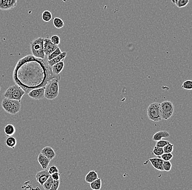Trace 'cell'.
<instances>
[{"label": "cell", "mask_w": 192, "mask_h": 190, "mask_svg": "<svg viewBox=\"0 0 192 190\" xmlns=\"http://www.w3.org/2000/svg\"><path fill=\"white\" fill-rule=\"evenodd\" d=\"M182 88L185 90H192V80H186L184 82L182 85Z\"/></svg>", "instance_id": "28"}, {"label": "cell", "mask_w": 192, "mask_h": 190, "mask_svg": "<svg viewBox=\"0 0 192 190\" xmlns=\"http://www.w3.org/2000/svg\"><path fill=\"white\" fill-rule=\"evenodd\" d=\"M44 38L38 37L30 43L31 51L33 57L41 59L46 58L44 51Z\"/></svg>", "instance_id": "3"}, {"label": "cell", "mask_w": 192, "mask_h": 190, "mask_svg": "<svg viewBox=\"0 0 192 190\" xmlns=\"http://www.w3.org/2000/svg\"><path fill=\"white\" fill-rule=\"evenodd\" d=\"M151 163L152 166L158 171L163 172L164 171L163 164L164 161L160 158H151L148 160Z\"/></svg>", "instance_id": "12"}, {"label": "cell", "mask_w": 192, "mask_h": 190, "mask_svg": "<svg viewBox=\"0 0 192 190\" xmlns=\"http://www.w3.org/2000/svg\"><path fill=\"white\" fill-rule=\"evenodd\" d=\"M48 172L50 175H52V174H53V173L59 172V171H58V168H57V167L52 166L50 167V168L48 170Z\"/></svg>", "instance_id": "35"}, {"label": "cell", "mask_w": 192, "mask_h": 190, "mask_svg": "<svg viewBox=\"0 0 192 190\" xmlns=\"http://www.w3.org/2000/svg\"><path fill=\"white\" fill-rule=\"evenodd\" d=\"M67 53L66 52L61 53L60 54L58 55V56H57V57L50 60H48V64L50 66H52L54 65V64L57 63L58 62L64 61L66 57L67 56Z\"/></svg>", "instance_id": "15"}, {"label": "cell", "mask_w": 192, "mask_h": 190, "mask_svg": "<svg viewBox=\"0 0 192 190\" xmlns=\"http://www.w3.org/2000/svg\"><path fill=\"white\" fill-rule=\"evenodd\" d=\"M90 187L92 190H99L101 187V180L98 177L97 179L90 183Z\"/></svg>", "instance_id": "21"}, {"label": "cell", "mask_w": 192, "mask_h": 190, "mask_svg": "<svg viewBox=\"0 0 192 190\" xmlns=\"http://www.w3.org/2000/svg\"><path fill=\"white\" fill-rule=\"evenodd\" d=\"M50 39L51 40V41H52L54 44H55V45L58 46V44H60V37H59L58 35H52L51 37H50Z\"/></svg>", "instance_id": "30"}, {"label": "cell", "mask_w": 192, "mask_h": 190, "mask_svg": "<svg viewBox=\"0 0 192 190\" xmlns=\"http://www.w3.org/2000/svg\"><path fill=\"white\" fill-rule=\"evenodd\" d=\"M52 178L54 180H60V174L59 172H56V173H54L53 174H52Z\"/></svg>", "instance_id": "36"}, {"label": "cell", "mask_w": 192, "mask_h": 190, "mask_svg": "<svg viewBox=\"0 0 192 190\" xmlns=\"http://www.w3.org/2000/svg\"><path fill=\"white\" fill-rule=\"evenodd\" d=\"M162 120H168L173 116L175 107L173 103L170 101H164L160 103Z\"/></svg>", "instance_id": "7"}, {"label": "cell", "mask_w": 192, "mask_h": 190, "mask_svg": "<svg viewBox=\"0 0 192 190\" xmlns=\"http://www.w3.org/2000/svg\"><path fill=\"white\" fill-rule=\"evenodd\" d=\"M177 0H171V1H172V3H173V4H175L176 3V2H177Z\"/></svg>", "instance_id": "37"}, {"label": "cell", "mask_w": 192, "mask_h": 190, "mask_svg": "<svg viewBox=\"0 0 192 190\" xmlns=\"http://www.w3.org/2000/svg\"><path fill=\"white\" fill-rule=\"evenodd\" d=\"M163 153H164V151L162 147L156 146H154V148L152 150V154H153L154 155L160 157V156L162 155Z\"/></svg>", "instance_id": "25"}, {"label": "cell", "mask_w": 192, "mask_h": 190, "mask_svg": "<svg viewBox=\"0 0 192 190\" xmlns=\"http://www.w3.org/2000/svg\"><path fill=\"white\" fill-rule=\"evenodd\" d=\"M42 18L45 22H49L52 18V13L49 11H44L42 13Z\"/></svg>", "instance_id": "23"}, {"label": "cell", "mask_w": 192, "mask_h": 190, "mask_svg": "<svg viewBox=\"0 0 192 190\" xmlns=\"http://www.w3.org/2000/svg\"><path fill=\"white\" fill-rule=\"evenodd\" d=\"M163 167L164 171L169 172L171 169L172 164H171V163L170 162V161H164L163 164Z\"/></svg>", "instance_id": "32"}, {"label": "cell", "mask_w": 192, "mask_h": 190, "mask_svg": "<svg viewBox=\"0 0 192 190\" xmlns=\"http://www.w3.org/2000/svg\"><path fill=\"white\" fill-rule=\"evenodd\" d=\"M1 86H0V91H1Z\"/></svg>", "instance_id": "38"}, {"label": "cell", "mask_w": 192, "mask_h": 190, "mask_svg": "<svg viewBox=\"0 0 192 190\" xmlns=\"http://www.w3.org/2000/svg\"><path fill=\"white\" fill-rule=\"evenodd\" d=\"M45 88H38L31 90L27 93L28 96L34 100H41L44 98Z\"/></svg>", "instance_id": "8"}, {"label": "cell", "mask_w": 192, "mask_h": 190, "mask_svg": "<svg viewBox=\"0 0 192 190\" xmlns=\"http://www.w3.org/2000/svg\"><path fill=\"white\" fill-rule=\"evenodd\" d=\"M160 158L165 161H170L173 158V155L172 153H163Z\"/></svg>", "instance_id": "31"}, {"label": "cell", "mask_w": 192, "mask_h": 190, "mask_svg": "<svg viewBox=\"0 0 192 190\" xmlns=\"http://www.w3.org/2000/svg\"><path fill=\"white\" fill-rule=\"evenodd\" d=\"M5 143L8 147H10L12 149H14L17 144V139L13 136H7V138L5 140Z\"/></svg>", "instance_id": "19"}, {"label": "cell", "mask_w": 192, "mask_h": 190, "mask_svg": "<svg viewBox=\"0 0 192 190\" xmlns=\"http://www.w3.org/2000/svg\"><path fill=\"white\" fill-rule=\"evenodd\" d=\"M61 79L60 74H55L48 60L27 55L17 61L13 71L14 83L19 85L25 93L31 90L45 87L49 81Z\"/></svg>", "instance_id": "1"}, {"label": "cell", "mask_w": 192, "mask_h": 190, "mask_svg": "<svg viewBox=\"0 0 192 190\" xmlns=\"http://www.w3.org/2000/svg\"><path fill=\"white\" fill-rule=\"evenodd\" d=\"M170 136V134L166 131H160L155 133L153 136L152 140L155 141H157L160 140H162L163 138H168Z\"/></svg>", "instance_id": "16"}, {"label": "cell", "mask_w": 192, "mask_h": 190, "mask_svg": "<svg viewBox=\"0 0 192 190\" xmlns=\"http://www.w3.org/2000/svg\"><path fill=\"white\" fill-rule=\"evenodd\" d=\"M48 170L47 169H45L43 171H39L36 174L35 177L36 179L37 182L39 183L41 186H43L44 183L46 182V180L48 179V177L50 176Z\"/></svg>", "instance_id": "11"}, {"label": "cell", "mask_w": 192, "mask_h": 190, "mask_svg": "<svg viewBox=\"0 0 192 190\" xmlns=\"http://www.w3.org/2000/svg\"><path fill=\"white\" fill-rule=\"evenodd\" d=\"M98 177V176L97 172L95 171H90L89 173L87 174L85 179L86 182L90 184L94 180L97 179Z\"/></svg>", "instance_id": "18"}, {"label": "cell", "mask_w": 192, "mask_h": 190, "mask_svg": "<svg viewBox=\"0 0 192 190\" xmlns=\"http://www.w3.org/2000/svg\"><path fill=\"white\" fill-rule=\"evenodd\" d=\"M60 180H54L53 183L52 184V187L50 190H57L60 186Z\"/></svg>", "instance_id": "34"}, {"label": "cell", "mask_w": 192, "mask_h": 190, "mask_svg": "<svg viewBox=\"0 0 192 190\" xmlns=\"http://www.w3.org/2000/svg\"><path fill=\"white\" fill-rule=\"evenodd\" d=\"M64 66H65V64L63 61L58 62L57 63L54 64V65L52 66V71L55 74H60L63 69Z\"/></svg>", "instance_id": "17"}, {"label": "cell", "mask_w": 192, "mask_h": 190, "mask_svg": "<svg viewBox=\"0 0 192 190\" xmlns=\"http://www.w3.org/2000/svg\"><path fill=\"white\" fill-rule=\"evenodd\" d=\"M61 53H62V52H61L60 48H59L58 47L55 50H54V52H52L51 54H50L49 55H47L48 56L47 60H50L51 59H53L54 58L58 56V55L60 54Z\"/></svg>", "instance_id": "26"}, {"label": "cell", "mask_w": 192, "mask_h": 190, "mask_svg": "<svg viewBox=\"0 0 192 190\" xmlns=\"http://www.w3.org/2000/svg\"><path fill=\"white\" fill-rule=\"evenodd\" d=\"M37 160H38V161L39 162V164L41 165V166L42 167V168L43 169H45L48 168L50 162L51 161V160H49L48 158L46 156L43 155L41 153H39V155L38 156Z\"/></svg>", "instance_id": "14"}, {"label": "cell", "mask_w": 192, "mask_h": 190, "mask_svg": "<svg viewBox=\"0 0 192 190\" xmlns=\"http://www.w3.org/2000/svg\"><path fill=\"white\" fill-rule=\"evenodd\" d=\"M17 0H0V10L9 11L14 8L17 5Z\"/></svg>", "instance_id": "10"}, {"label": "cell", "mask_w": 192, "mask_h": 190, "mask_svg": "<svg viewBox=\"0 0 192 190\" xmlns=\"http://www.w3.org/2000/svg\"><path fill=\"white\" fill-rule=\"evenodd\" d=\"M2 107L7 113L16 115L21 110V101L5 98L2 101Z\"/></svg>", "instance_id": "4"}, {"label": "cell", "mask_w": 192, "mask_h": 190, "mask_svg": "<svg viewBox=\"0 0 192 190\" xmlns=\"http://www.w3.org/2000/svg\"><path fill=\"white\" fill-rule=\"evenodd\" d=\"M53 24L54 26L57 28H61L65 25V23L62 19L58 17L54 18Z\"/></svg>", "instance_id": "22"}, {"label": "cell", "mask_w": 192, "mask_h": 190, "mask_svg": "<svg viewBox=\"0 0 192 190\" xmlns=\"http://www.w3.org/2000/svg\"><path fill=\"white\" fill-rule=\"evenodd\" d=\"M44 51L46 55H48L56 49L58 46L54 44L49 37L44 38Z\"/></svg>", "instance_id": "9"}, {"label": "cell", "mask_w": 192, "mask_h": 190, "mask_svg": "<svg viewBox=\"0 0 192 190\" xmlns=\"http://www.w3.org/2000/svg\"><path fill=\"white\" fill-rule=\"evenodd\" d=\"M164 153H172L174 150V145L169 142L163 148Z\"/></svg>", "instance_id": "29"}, {"label": "cell", "mask_w": 192, "mask_h": 190, "mask_svg": "<svg viewBox=\"0 0 192 190\" xmlns=\"http://www.w3.org/2000/svg\"><path fill=\"white\" fill-rule=\"evenodd\" d=\"M156 144H155V146H156L158 147H162V148H163L166 145L169 144L170 141H167V140H160L159 141H156Z\"/></svg>", "instance_id": "33"}, {"label": "cell", "mask_w": 192, "mask_h": 190, "mask_svg": "<svg viewBox=\"0 0 192 190\" xmlns=\"http://www.w3.org/2000/svg\"><path fill=\"white\" fill-rule=\"evenodd\" d=\"M25 92L19 85H17L10 86L6 90L4 93V96L6 98L17 100L21 101L22 97L24 96Z\"/></svg>", "instance_id": "6"}, {"label": "cell", "mask_w": 192, "mask_h": 190, "mask_svg": "<svg viewBox=\"0 0 192 190\" xmlns=\"http://www.w3.org/2000/svg\"><path fill=\"white\" fill-rule=\"evenodd\" d=\"M53 182H54V180L52 178V176L50 175L42 186L44 188V190H50L51 187H52V184L53 183Z\"/></svg>", "instance_id": "24"}, {"label": "cell", "mask_w": 192, "mask_h": 190, "mask_svg": "<svg viewBox=\"0 0 192 190\" xmlns=\"http://www.w3.org/2000/svg\"><path fill=\"white\" fill-rule=\"evenodd\" d=\"M4 133L7 136H13L15 134L16 129L14 125L10 123V124L7 125L6 126L4 127Z\"/></svg>", "instance_id": "20"}, {"label": "cell", "mask_w": 192, "mask_h": 190, "mask_svg": "<svg viewBox=\"0 0 192 190\" xmlns=\"http://www.w3.org/2000/svg\"><path fill=\"white\" fill-rule=\"evenodd\" d=\"M147 115L149 120L155 122L162 120L160 103L155 102L150 104L147 109Z\"/></svg>", "instance_id": "5"}, {"label": "cell", "mask_w": 192, "mask_h": 190, "mask_svg": "<svg viewBox=\"0 0 192 190\" xmlns=\"http://www.w3.org/2000/svg\"><path fill=\"white\" fill-rule=\"evenodd\" d=\"M60 79H54L49 81L46 85L44 90V98L48 100L56 98L59 94L58 82Z\"/></svg>", "instance_id": "2"}, {"label": "cell", "mask_w": 192, "mask_h": 190, "mask_svg": "<svg viewBox=\"0 0 192 190\" xmlns=\"http://www.w3.org/2000/svg\"><path fill=\"white\" fill-rule=\"evenodd\" d=\"M190 0H177L175 5L179 8H184L189 3Z\"/></svg>", "instance_id": "27"}, {"label": "cell", "mask_w": 192, "mask_h": 190, "mask_svg": "<svg viewBox=\"0 0 192 190\" xmlns=\"http://www.w3.org/2000/svg\"><path fill=\"white\" fill-rule=\"evenodd\" d=\"M41 153L50 160H52L56 156V153L54 151V149L49 146L44 147L43 149L42 150Z\"/></svg>", "instance_id": "13"}]
</instances>
